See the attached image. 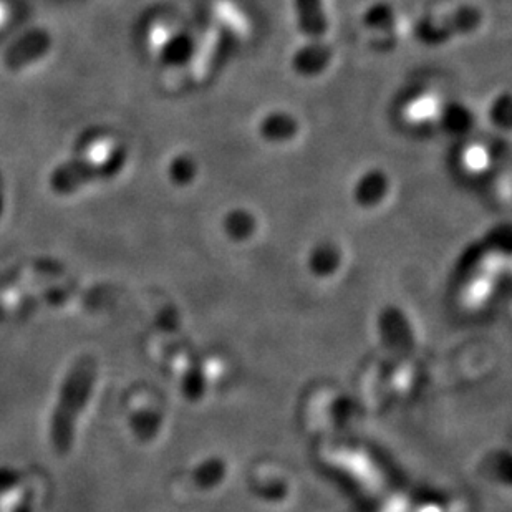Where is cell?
Listing matches in <instances>:
<instances>
[{"label":"cell","instance_id":"cell-5","mask_svg":"<svg viewBox=\"0 0 512 512\" xmlns=\"http://www.w3.org/2000/svg\"><path fill=\"white\" fill-rule=\"evenodd\" d=\"M390 176L382 168H368L358 176L353 186V194L358 203L375 204L387 196L390 189Z\"/></svg>","mask_w":512,"mask_h":512},{"label":"cell","instance_id":"cell-4","mask_svg":"<svg viewBox=\"0 0 512 512\" xmlns=\"http://www.w3.org/2000/svg\"><path fill=\"white\" fill-rule=\"evenodd\" d=\"M295 27L304 39H327L329 10L325 0H292Z\"/></svg>","mask_w":512,"mask_h":512},{"label":"cell","instance_id":"cell-7","mask_svg":"<svg viewBox=\"0 0 512 512\" xmlns=\"http://www.w3.org/2000/svg\"><path fill=\"white\" fill-rule=\"evenodd\" d=\"M397 10L388 0H375L362 12L363 29L375 34H390L397 27Z\"/></svg>","mask_w":512,"mask_h":512},{"label":"cell","instance_id":"cell-9","mask_svg":"<svg viewBox=\"0 0 512 512\" xmlns=\"http://www.w3.org/2000/svg\"><path fill=\"white\" fill-rule=\"evenodd\" d=\"M174 170L178 173V178L183 181V183H189V181H193L196 178V174H198V163L191 156H181L174 163Z\"/></svg>","mask_w":512,"mask_h":512},{"label":"cell","instance_id":"cell-8","mask_svg":"<svg viewBox=\"0 0 512 512\" xmlns=\"http://www.w3.org/2000/svg\"><path fill=\"white\" fill-rule=\"evenodd\" d=\"M489 121L498 130L509 131L512 120V103L509 93H501L489 105Z\"/></svg>","mask_w":512,"mask_h":512},{"label":"cell","instance_id":"cell-2","mask_svg":"<svg viewBox=\"0 0 512 512\" xmlns=\"http://www.w3.org/2000/svg\"><path fill=\"white\" fill-rule=\"evenodd\" d=\"M334 58V47L327 39H305L304 44L290 54L289 67L297 77L314 80L329 72Z\"/></svg>","mask_w":512,"mask_h":512},{"label":"cell","instance_id":"cell-3","mask_svg":"<svg viewBox=\"0 0 512 512\" xmlns=\"http://www.w3.org/2000/svg\"><path fill=\"white\" fill-rule=\"evenodd\" d=\"M256 131L267 145H289L299 138L302 125L297 115L289 110L272 108L257 120Z\"/></svg>","mask_w":512,"mask_h":512},{"label":"cell","instance_id":"cell-6","mask_svg":"<svg viewBox=\"0 0 512 512\" xmlns=\"http://www.w3.org/2000/svg\"><path fill=\"white\" fill-rule=\"evenodd\" d=\"M438 123L441 130L451 136H463L473 130L476 115L473 108L466 103L450 102L438 112Z\"/></svg>","mask_w":512,"mask_h":512},{"label":"cell","instance_id":"cell-1","mask_svg":"<svg viewBox=\"0 0 512 512\" xmlns=\"http://www.w3.org/2000/svg\"><path fill=\"white\" fill-rule=\"evenodd\" d=\"M483 22V10L463 4L445 14L418 17L413 25V37L425 47H441L453 39L478 32Z\"/></svg>","mask_w":512,"mask_h":512}]
</instances>
